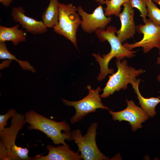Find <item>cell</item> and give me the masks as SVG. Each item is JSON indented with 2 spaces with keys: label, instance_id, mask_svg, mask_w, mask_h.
Here are the masks:
<instances>
[{
  "label": "cell",
  "instance_id": "18",
  "mask_svg": "<svg viewBox=\"0 0 160 160\" xmlns=\"http://www.w3.org/2000/svg\"><path fill=\"white\" fill-rule=\"evenodd\" d=\"M130 0H105L106 7L104 9L106 16L113 15L119 17L121 10V5L125 3L129 2Z\"/></svg>",
  "mask_w": 160,
  "mask_h": 160
},
{
  "label": "cell",
  "instance_id": "15",
  "mask_svg": "<svg viewBox=\"0 0 160 160\" xmlns=\"http://www.w3.org/2000/svg\"><path fill=\"white\" fill-rule=\"evenodd\" d=\"M19 24L11 27L0 25V42L10 41L15 46L26 39L25 31L19 29Z\"/></svg>",
  "mask_w": 160,
  "mask_h": 160
},
{
  "label": "cell",
  "instance_id": "3",
  "mask_svg": "<svg viewBox=\"0 0 160 160\" xmlns=\"http://www.w3.org/2000/svg\"><path fill=\"white\" fill-rule=\"evenodd\" d=\"M116 59V64L117 70L115 73L109 76V79L103 89V92L100 95L101 98H105L113 94L115 92L128 88L129 84L134 82L136 77L145 72L142 69L136 70L131 66H129L127 61L125 59Z\"/></svg>",
  "mask_w": 160,
  "mask_h": 160
},
{
  "label": "cell",
  "instance_id": "7",
  "mask_svg": "<svg viewBox=\"0 0 160 160\" xmlns=\"http://www.w3.org/2000/svg\"><path fill=\"white\" fill-rule=\"evenodd\" d=\"M88 94L79 101H71L62 99L63 103L68 106H72L76 109V113L70 119L71 124L78 122L89 113L96 111L97 109L108 108L104 105L100 99V92L102 90L100 87L92 89L90 85L87 86Z\"/></svg>",
  "mask_w": 160,
  "mask_h": 160
},
{
  "label": "cell",
  "instance_id": "20",
  "mask_svg": "<svg viewBox=\"0 0 160 160\" xmlns=\"http://www.w3.org/2000/svg\"><path fill=\"white\" fill-rule=\"evenodd\" d=\"M129 3L132 7L137 9L140 13L144 23L147 20L146 17L148 16L147 5L145 0H130Z\"/></svg>",
  "mask_w": 160,
  "mask_h": 160
},
{
  "label": "cell",
  "instance_id": "2",
  "mask_svg": "<svg viewBox=\"0 0 160 160\" xmlns=\"http://www.w3.org/2000/svg\"><path fill=\"white\" fill-rule=\"evenodd\" d=\"M25 120L29 124V130L37 129L45 133L55 144L68 145L65 140H73L71 127L65 121L57 122L45 117L35 111L30 110L24 115Z\"/></svg>",
  "mask_w": 160,
  "mask_h": 160
},
{
  "label": "cell",
  "instance_id": "28",
  "mask_svg": "<svg viewBox=\"0 0 160 160\" xmlns=\"http://www.w3.org/2000/svg\"><path fill=\"white\" fill-rule=\"evenodd\" d=\"M159 54L160 55V51L159 52Z\"/></svg>",
  "mask_w": 160,
  "mask_h": 160
},
{
  "label": "cell",
  "instance_id": "16",
  "mask_svg": "<svg viewBox=\"0 0 160 160\" xmlns=\"http://www.w3.org/2000/svg\"><path fill=\"white\" fill-rule=\"evenodd\" d=\"M59 4L58 0H49V4L41 15V20L48 28H53L58 23Z\"/></svg>",
  "mask_w": 160,
  "mask_h": 160
},
{
  "label": "cell",
  "instance_id": "23",
  "mask_svg": "<svg viewBox=\"0 0 160 160\" xmlns=\"http://www.w3.org/2000/svg\"><path fill=\"white\" fill-rule=\"evenodd\" d=\"M14 0H0V2L5 7H8Z\"/></svg>",
  "mask_w": 160,
  "mask_h": 160
},
{
  "label": "cell",
  "instance_id": "1",
  "mask_svg": "<svg viewBox=\"0 0 160 160\" xmlns=\"http://www.w3.org/2000/svg\"><path fill=\"white\" fill-rule=\"evenodd\" d=\"M116 29L115 27L109 26L105 28L97 29L95 31L97 37L101 42L107 41L111 46L110 52L101 56L99 54H92L96 61L98 62L100 67V72L97 78V80L102 81L109 74H112L114 71L109 68L108 64L111 60L115 57L116 59L122 60L124 58H132L135 56L136 51L129 50L126 49L115 34Z\"/></svg>",
  "mask_w": 160,
  "mask_h": 160
},
{
  "label": "cell",
  "instance_id": "14",
  "mask_svg": "<svg viewBox=\"0 0 160 160\" xmlns=\"http://www.w3.org/2000/svg\"><path fill=\"white\" fill-rule=\"evenodd\" d=\"M141 81L140 79H137L136 81L131 84L137 95L139 104L141 106V107L150 117H153L156 114L155 108L157 105L160 103V97L158 96L157 97L145 98L143 97L141 94L138 87Z\"/></svg>",
  "mask_w": 160,
  "mask_h": 160
},
{
  "label": "cell",
  "instance_id": "12",
  "mask_svg": "<svg viewBox=\"0 0 160 160\" xmlns=\"http://www.w3.org/2000/svg\"><path fill=\"white\" fill-rule=\"evenodd\" d=\"M11 15L13 20L20 25L25 31L33 35L46 33L48 29L42 20L38 21L27 16L21 6L12 8Z\"/></svg>",
  "mask_w": 160,
  "mask_h": 160
},
{
  "label": "cell",
  "instance_id": "19",
  "mask_svg": "<svg viewBox=\"0 0 160 160\" xmlns=\"http://www.w3.org/2000/svg\"><path fill=\"white\" fill-rule=\"evenodd\" d=\"M145 0L147 5L149 19L156 26H160V9L152 1Z\"/></svg>",
  "mask_w": 160,
  "mask_h": 160
},
{
  "label": "cell",
  "instance_id": "11",
  "mask_svg": "<svg viewBox=\"0 0 160 160\" xmlns=\"http://www.w3.org/2000/svg\"><path fill=\"white\" fill-rule=\"evenodd\" d=\"M123 5L124 9L119 16L121 23V27L116 32L122 44L127 39L133 38L136 31L133 7L129 2L125 3Z\"/></svg>",
  "mask_w": 160,
  "mask_h": 160
},
{
  "label": "cell",
  "instance_id": "26",
  "mask_svg": "<svg viewBox=\"0 0 160 160\" xmlns=\"http://www.w3.org/2000/svg\"><path fill=\"white\" fill-rule=\"evenodd\" d=\"M96 2H97L101 4H105L104 0H94Z\"/></svg>",
  "mask_w": 160,
  "mask_h": 160
},
{
  "label": "cell",
  "instance_id": "29",
  "mask_svg": "<svg viewBox=\"0 0 160 160\" xmlns=\"http://www.w3.org/2000/svg\"><path fill=\"white\" fill-rule=\"evenodd\" d=\"M148 0L150 1H152V0Z\"/></svg>",
  "mask_w": 160,
  "mask_h": 160
},
{
  "label": "cell",
  "instance_id": "6",
  "mask_svg": "<svg viewBox=\"0 0 160 160\" xmlns=\"http://www.w3.org/2000/svg\"><path fill=\"white\" fill-rule=\"evenodd\" d=\"M97 123L91 124L86 134L82 136L81 131L76 129L72 131L73 140L75 141L81 153L82 159L84 160H107L108 157L104 155L99 150L96 141Z\"/></svg>",
  "mask_w": 160,
  "mask_h": 160
},
{
  "label": "cell",
  "instance_id": "25",
  "mask_svg": "<svg viewBox=\"0 0 160 160\" xmlns=\"http://www.w3.org/2000/svg\"><path fill=\"white\" fill-rule=\"evenodd\" d=\"M156 63L157 64L160 65V57H159L157 58ZM157 79L158 81L160 83V73L159 74L158 76Z\"/></svg>",
  "mask_w": 160,
  "mask_h": 160
},
{
  "label": "cell",
  "instance_id": "9",
  "mask_svg": "<svg viewBox=\"0 0 160 160\" xmlns=\"http://www.w3.org/2000/svg\"><path fill=\"white\" fill-rule=\"evenodd\" d=\"M126 101L127 106L124 110L117 112L109 110V112L114 121L128 122L132 130L135 131L142 128V124L150 117L141 107L136 105L133 100L126 99Z\"/></svg>",
  "mask_w": 160,
  "mask_h": 160
},
{
  "label": "cell",
  "instance_id": "4",
  "mask_svg": "<svg viewBox=\"0 0 160 160\" xmlns=\"http://www.w3.org/2000/svg\"><path fill=\"white\" fill-rule=\"evenodd\" d=\"M26 123L24 115L17 113L12 117L11 124L0 132V141L7 149L9 155L14 160H32L28 155L27 148L17 146L15 140L19 132Z\"/></svg>",
  "mask_w": 160,
  "mask_h": 160
},
{
  "label": "cell",
  "instance_id": "5",
  "mask_svg": "<svg viewBox=\"0 0 160 160\" xmlns=\"http://www.w3.org/2000/svg\"><path fill=\"white\" fill-rule=\"evenodd\" d=\"M77 11V8L72 4L59 3V22L53 28L55 33L69 40L78 49L76 33L81 20Z\"/></svg>",
  "mask_w": 160,
  "mask_h": 160
},
{
  "label": "cell",
  "instance_id": "24",
  "mask_svg": "<svg viewBox=\"0 0 160 160\" xmlns=\"http://www.w3.org/2000/svg\"><path fill=\"white\" fill-rule=\"evenodd\" d=\"M12 61V60H8L3 61V63L0 65V69H2L5 67H8L10 63Z\"/></svg>",
  "mask_w": 160,
  "mask_h": 160
},
{
  "label": "cell",
  "instance_id": "27",
  "mask_svg": "<svg viewBox=\"0 0 160 160\" xmlns=\"http://www.w3.org/2000/svg\"><path fill=\"white\" fill-rule=\"evenodd\" d=\"M156 4L160 5V0H152Z\"/></svg>",
  "mask_w": 160,
  "mask_h": 160
},
{
  "label": "cell",
  "instance_id": "10",
  "mask_svg": "<svg viewBox=\"0 0 160 160\" xmlns=\"http://www.w3.org/2000/svg\"><path fill=\"white\" fill-rule=\"evenodd\" d=\"M77 8L78 14L81 17V28L85 32L91 33L99 28H105L111 20L110 16L107 17L101 5L96 8L91 14L85 12L81 7Z\"/></svg>",
  "mask_w": 160,
  "mask_h": 160
},
{
  "label": "cell",
  "instance_id": "8",
  "mask_svg": "<svg viewBox=\"0 0 160 160\" xmlns=\"http://www.w3.org/2000/svg\"><path fill=\"white\" fill-rule=\"evenodd\" d=\"M136 30L139 34H143V39L133 44H124L126 49L132 50L134 48L141 47L143 48V52L146 53L156 47L160 51V26H156L148 19L144 24L136 25Z\"/></svg>",
  "mask_w": 160,
  "mask_h": 160
},
{
  "label": "cell",
  "instance_id": "22",
  "mask_svg": "<svg viewBox=\"0 0 160 160\" xmlns=\"http://www.w3.org/2000/svg\"><path fill=\"white\" fill-rule=\"evenodd\" d=\"M0 160H13L8 151L1 141H0Z\"/></svg>",
  "mask_w": 160,
  "mask_h": 160
},
{
  "label": "cell",
  "instance_id": "21",
  "mask_svg": "<svg viewBox=\"0 0 160 160\" xmlns=\"http://www.w3.org/2000/svg\"><path fill=\"white\" fill-rule=\"evenodd\" d=\"M16 110L13 108L9 109L7 113L0 115V132L5 129L4 127L7 125V121L11 117H12L17 113Z\"/></svg>",
  "mask_w": 160,
  "mask_h": 160
},
{
  "label": "cell",
  "instance_id": "17",
  "mask_svg": "<svg viewBox=\"0 0 160 160\" xmlns=\"http://www.w3.org/2000/svg\"><path fill=\"white\" fill-rule=\"evenodd\" d=\"M0 59L15 60L23 69L30 71L33 73L36 72L35 68L28 61L19 60L14 55L12 54L8 50L5 42H0Z\"/></svg>",
  "mask_w": 160,
  "mask_h": 160
},
{
  "label": "cell",
  "instance_id": "13",
  "mask_svg": "<svg viewBox=\"0 0 160 160\" xmlns=\"http://www.w3.org/2000/svg\"><path fill=\"white\" fill-rule=\"evenodd\" d=\"M49 151L46 156L38 155L32 158V160H80L82 159L79 151L75 152L69 146L63 145L54 147L50 144L47 145Z\"/></svg>",
  "mask_w": 160,
  "mask_h": 160
}]
</instances>
